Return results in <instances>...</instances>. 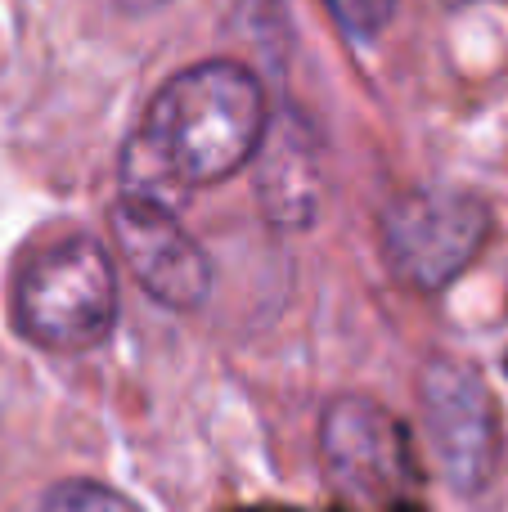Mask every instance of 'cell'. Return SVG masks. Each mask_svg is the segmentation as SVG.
<instances>
[{
    "label": "cell",
    "mask_w": 508,
    "mask_h": 512,
    "mask_svg": "<svg viewBox=\"0 0 508 512\" xmlns=\"http://www.w3.org/2000/svg\"><path fill=\"white\" fill-rule=\"evenodd\" d=\"M324 5L351 36H378L396 14V0H324Z\"/></svg>",
    "instance_id": "ba28073f"
},
{
    "label": "cell",
    "mask_w": 508,
    "mask_h": 512,
    "mask_svg": "<svg viewBox=\"0 0 508 512\" xmlns=\"http://www.w3.org/2000/svg\"><path fill=\"white\" fill-rule=\"evenodd\" d=\"M324 468L347 495L387 504L414 481V454L405 427L365 396H342L320 423Z\"/></svg>",
    "instance_id": "5b68a950"
},
{
    "label": "cell",
    "mask_w": 508,
    "mask_h": 512,
    "mask_svg": "<svg viewBox=\"0 0 508 512\" xmlns=\"http://www.w3.org/2000/svg\"><path fill=\"white\" fill-rule=\"evenodd\" d=\"M423 418H428L441 477L459 495H477L491 486L504 459V436L500 418H495V400L473 364L437 355L423 369Z\"/></svg>",
    "instance_id": "277c9868"
},
{
    "label": "cell",
    "mask_w": 508,
    "mask_h": 512,
    "mask_svg": "<svg viewBox=\"0 0 508 512\" xmlns=\"http://www.w3.org/2000/svg\"><path fill=\"white\" fill-rule=\"evenodd\" d=\"M113 9H122V14H149V9H162L167 0H108Z\"/></svg>",
    "instance_id": "9c48e42d"
},
{
    "label": "cell",
    "mask_w": 508,
    "mask_h": 512,
    "mask_svg": "<svg viewBox=\"0 0 508 512\" xmlns=\"http://www.w3.org/2000/svg\"><path fill=\"white\" fill-rule=\"evenodd\" d=\"M446 5H450V9H459V5H477V0H446Z\"/></svg>",
    "instance_id": "30bf717a"
},
{
    "label": "cell",
    "mask_w": 508,
    "mask_h": 512,
    "mask_svg": "<svg viewBox=\"0 0 508 512\" xmlns=\"http://www.w3.org/2000/svg\"><path fill=\"white\" fill-rule=\"evenodd\" d=\"M41 512H140L126 495L99 486V481H59L45 490Z\"/></svg>",
    "instance_id": "52a82bcc"
},
{
    "label": "cell",
    "mask_w": 508,
    "mask_h": 512,
    "mask_svg": "<svg viewBox=\"0 0 508 512\" xmlns=\"http://www.w3.org/2000/svg\"><path fill=\"white\" fill-rule=\"evenodd\" d=\"M266 135L261 81L234 59L176 72L122 149V198L180 216L189 194L243 171Z\"/></svg>",
    "instance_id": "6da1fadb"
},
{
    "label": "cell",
    "mask_w": 508,
    "mask_h": 512,
    "mask_svg": "<svg viewBox=\"0 0 508 512\" xmlns=\"http://www.w3.org/2000/svg\"><path fill=\"white\" fill-rule=\"evenodd\" d=\"M491 239V212L459 189H414L383 216V248L392 270L423 292L455 283Z\"/></svg>",
    "instance_id": "3957f363"
},
{
    "label": "cell",
    "mask_w": 508,
    "mask_h": 512,
    "mask_svg": "<svg viewBox=\"0 0 508 512\" xmlns=\"http://www.w3.org/2000/svg\"><path fill=\"white\" fill-rule=\"evenodd\" d=\"M113 243L144 283L149 297H158L171 310H194L212 292V265L203 248L176 225L171 212H153V207L113 203Z\"/></svg>",
    "instance_id": "8992f818"
},
{
    "label": "cell",
    "mask_w": 508,
    "mask_h": 512,
    "mask_svg": "<svg viewBox=\"0 0 508 512\" xmlns=\"http://www.w3.org/2000/svg\"><path fill=\"white\" fill-rule=\"evenodd\" d=\"M504 364H508V360H504Z\"/></svg>",
    "instance_id": "8fae6325"
},
{
    "label": "cell",
    "mask_w": 508,
    "mask_h": 512,
    "mask_svg": "<svg viewBox=\"0 0 508 512\" xmlns=\"http://www.w3.org/2000/svg\"><path fill=\"white\" fill-rule=\"evenodd\" d=\"M14 324L45 351H90L117 324V274L86 234L41 243L14 279Z\"/></svg>",
    "instance_id": "7a4b0ae2"
}]
</instances>
